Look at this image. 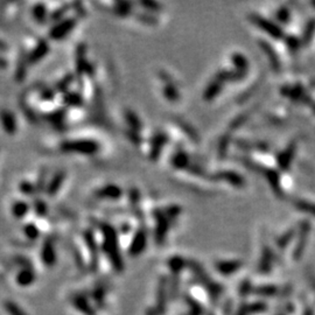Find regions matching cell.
Here are the masks:
<instances>
[{
	"label": "cell",
	"instance_id": "cell-1",
	"mask_svg": "<svg viewBox=\"0 0 315 315\" xmlns=\"http://www.w3.org/2000/svg\"><path fill=\"white\" fill-rule=\"evenodd\" d=\"M92 223H95L97 229L102 234V250L104 251L105 256L110 262L112 268L117 273H122L124 271V262L122 252L119 249V241H118V231L114 226H112L110 223L103 222V221L92 220Z\"/></svg>",
	"mask_w": 315,
	"mask_h": 315
},
{
	"label": "cell",
	"instance_id": "cell-48",
	"mask_svg": "<svg viewBox=\"0 0 315 315\" xmlns=\"http://www.w3.org/2000/svg\"><path fill=\"white\" fill-rule=\"evenodd\" d=\"M55 96H56V92L54 91L51 88H48V87H44L42 89L40 90V93H39V97H40V99L42 102H53L54 99H55Z\"/></svg>",
	"mask_w": 315,
	"mask_h": 315
},
{
	"label": "cell",
	"instance_id": "cell-19",
	"mask_svg": "<svg viewBox=\"0 0 315 315\" xmlns=\"http://www.w3.org/2000/svg\"><path fill=\"white\" fill-rule=\"evenodd\" d=\"M86 45L80 44L76 49V72L78 76H82V74L87 72L90 63L87 61L86 57Z\"/></svg>",
	"mask_w": 315,
	"mask_h": 315
},
{
	"label": "cell",
	"instance_id": "cell-54",
	"mask_svg": "<svg viewBox=\"0 0 315 315\" xmlns=\"http://www.w3.org/2000/svg\"><path fill=\"white\" fill-rule=\"evenodd\" d=\"M248 117H249V113H247V112H245V113L238 114V116L236 117L231 123H230V129H237V127L243 125V124L247 122Z\"/></svg>",
	"mask_w": 315,
	"mask_h": 315
},
{
	"label": "cell",
	"instance_id": "cell-38",
	"mask_svg": "<svg viewBox=\"0 0 315 315\" xmlns=\"http://www.w3.org/2000/svg\"><path fill=\"white\" fill-rule=\"evenodd\" d=\"M74 81H75V75L71 74V72H69V74L65 75L61 80L56 82L55 90L60 93H65L67 92V90H68V87L70 86Z\"/></svg>",
	"mask_w": 315,
	"mask_h": 315
},
{
	"label": "cell",
	"instance_id": "cell-57",
	"mask_svg": "<svg viewBox=\"0 0 315 315\" xmlns=\"http://www.w3.org/2000/svg\"><path fill=\"white\" fill-rule=\"evenodd\" d=\"M277 18L280 21H283V22H287V20H289V18H290L289 10H287V8H285V7L280 8V10L278 11V13H277Z\"/></svg>",
	"mask_w": 315,
	"mask_h": 315
},
{
	"label": "cell",
	"instance_id": "cell-8",
	"mask_svg": "<svg viewBox=\"0 0 315 315\" xmlns=\"http://www.w3.org/2000/svg\"><path fill=\"white\" fill-rule=\"evenodd\" d=\"M168 144V137L165 132L157 131L152 135L150 139V150H148V159L152 161H157L159 159L160 154L162 152V148L165 145Z\"/></svg>",
	"mask_w": 315,
	"mask_h": 315
},
{
	"label": "cell",
	"instance_id": "cell-61",
	"mask_svg": "<svg viewBox=\"0 0 315 315\" xmlns=\"http://www.w3.org/2000/svg\"><path fill=\"white\" fill-rule=\"evenodd\" d=\"M6 67H7V62H6L5 56H1V68L5 69Z\"/></svg>",
	"mask_w": 315,
	"mask_h": 315
},
{
	"label": "cell",
	"instance_id": "cell-23",
	"mask_svg": "<svg viewBox=\"0 0 315 315\" xmlns=\"http://www.w3.org/2000/svg\"><path fill=\"white\" fill-rule=\"evenodd\" d=\"M222 87H223L222 82L216 80V78H213V80L210 81V83L205 87V89L203 91L204 101L210 102V101H213V99L216 98V97L219 96V93L221 92V90H222Z\"/></svg>",
	"mask_w": 315,
	"mask_h": 315
},
{
	"label": "cell",
	"instance_id": "cell-52",
	"mask_svg": "<svg viewBox=\"0 0 315 315\" xmlns=\"http://www.w3.org/2000/svg\"><path fill=\"white\" fill-rule=\"evenodd\" d=\"M46 177H47V171L46 168L42 167V169L40 171V173H39V178L38 180H36V190H39V192H42V190H46V187H47V182H46Z\"/></svg>",
	"mask_w": 315,
	"mask_h": 315
},
{
	"label": "cell",
	"instance_id": "cell-25",
	"mask_svg": "<svg viewBox=\"0 0 315 315\" xmlns=\"http://www.w3.org/2000/svg\"><path fill=\"white\" fill-rule=\"evenodd\" d=\"M63 103L69 108H82L84 105V97L78 91H67L63 93Z\"/></svg>",
	"mask_w": 315,
	"mask_h": 315
},
{
	"label": "cell",
	"instance_id": "cell-11",
	"mask_svg": "<svg viewBox=\"0 0 315 315\" xmlns=\"http://www.w3.org/2000/svg\"><path fill=\"white\" fill-rule=\"evenodd\" d=\"M40 257L44 265L47 266V268H51V266L55 265L57 256L55 247H54V239L51 238L50 236L45 238L44 243H42Z\"/></svg>",
	"mask_w": 315,
	"mask_h": 315
},
{
	"label": "cell",
	"instance_id": "cell-4",
	"mask_svg": "<svg viewBox=\"0 0 315 315\" xmlns=\"http://www.w3.org/2000/svg\"><path fill=\"white\" fill-rule=\"evenodd\" d=\"M76 22L77 16L63 18L62 20L57 21V22L51 26L49 32H48V38L54 41L62 40V39H65L74 29V27L76 26Z\"/></svg>",
	"mask_w": 315,
	"mask_h": 315
},
{
	"label": "cell",
	"instance_id": "cell-58",
	"mask_svg": "<svg viewBox=\"0 0 315 315\" xmlns=\"http://www.w3.org/2000/svg\"><path fill=\"white\" fill-rule=\"evenodd\" d=\"M287 45H289V47H291V49L294 50L299 47V41L296 40L295 38H290L289 40H287Z\"/></svg>",
	"mask_w": 315,
	"mask_h": 315
},
{
	"label": "cell",
	"instance_id": "cell-7",
	"mask_svg": "<svg viewBox=\"0 0 315 315\" xmlns=\"http://www.w3.org/2000/svg\"><path fill=\"white\" fill-rule=\"evenodd\" d=\"M82 237H83V241L84 243H86L87 249L89 251L90 269H91L92 272H96L99 264V249H98V245L96 243L95 235H93L92 230L88 229L86 231H83Z\"/></svg>",
	"mask_w": 315,
	"mask_h": 315
},
{
	"label": "cell",
	"instance_id": "cell-12",
	"mask_svg": "<svg viewBox=\"0 0 315 315\" xmlns=\"http://www.w3.org/2000/svg\"><path fill=\"white\" fill-rule=\"evenodd\" d=\"M49 51V44L46 39H39L35 46L28 51L27 60H28V65H35L36 62L41 61L45 56L47 55Z\"/></svg>",
	"mask_w": 315,
	"mask_h": 315
},
{
	"label": "cell",
	"instance_id": "cell-50",
	"mask_svg": "<svg viewBox=\"0 0 315 315\" xmlns=\"http://www.w3.org/2000/svg\"><path fill=\"white\" fill-rule=\"evenodd\" d=\"M186 172H188L192 175H196V177H201V178H209L207 175V172L204 171V168L202 166H200L199 163L196 162H192L190 166L187 169Z\"/></svg>",
	"mask_w": 315,
	"mask_h": 315
},
{
	"label": "cell",
	"instance_id": "cell-43",
	"mask_svg": "<svg viewBox=\"0 0 315 315\" xmlns=\"http://www.w3.org/2000/svg\"><path fill=\"white\" fill-rule=\"evenodd\" d=\"M4 308L8 315H27L26 312L17 302L12 301V300H6V301H4Z\"/></svg>",
	"mask_w": 315,
	"mask_h": 315
},
{
	"label": "cell",
	"instance_id": "cell-6",
	"mask_svg": "<svg viewBox=\"0 0 315 315\" xmlns=\"http://www.w3.org/2000/svg\"><path fill=\"white\" fill-rule=\"evenodd\" d=\"M147 241H148V236H147V231L144 226H139V228L135 230V234L132 236L131 243H130L129 248H127V254L130 257H138L144 252L145 249L147 247Z\"/></svg>",
	"mask_w": 315,
	"mask_h": 315
},
{
	"label": "cell",
	"instance_id": "cell-5",
	"mask_svg": "<svg viewBox=\"0 0 315 315\" xmlns=\"http://www.w3.org/2000/svg\"><path fill=\"white\" fill-rule=\"evenodd\" d=\"M169 300V279L167 275H160L158 281L157 289V300H156V311L159 315H163L167 310V304Z\"/></svg>",
	"mask_w": 315,
	"mask_h": 315
},
{
	"label": "cell",
	"instance_id": "cell-60",
	"mask_svg": "<svg viewBox=\"0 0 315 315\" xmlns=\"http://www.w3.org/2000/svg\"><path fill=\"white\" fill-rule=\"evenodd\" d=\"M146 315H159V314H158L156 308H150V310H147Z\"/></svg>",
	"mask_w": 315,
	"mask_h": 315
},
{
	"label": "cell",
	"instance_id": "cell-18",
	"mask_svg": "<svg viewBox=\"0 0 315 315\" xmlns=\"http://www.w3.org/2000/svg\"><path fill=\"white\" fill-rule=\"evenodd\" d=\"M28 51H26L23 48H21L18 55V62L16 67V71H14V77L18 82H21L26 76L27 67H28V60H27Z\"/></svg>",
	"mask_w": 315,
	"mask_h": 315
},
{
	"label": "cell",
	"instance_id": "cell-56",
	"mask_svg": "<svg viewBox=\"0 0 315 315\" xmlns=\"http://www.w3.org/2000/svg\"><path fill=\"white\" fill-rule=\"evenodd\" d=\"M314 31H315V20H312L307 25V27H306V31L304 33V42L310 41L311 36L313 35Z\"/></svg>",
	"mask_w": 315,
	"mask_h": 315
},
{
	"label": "cell",
	"instance_id": "cell-37",
	"mask_svg": "<svg viewBox=\"0 0 315 315\" xmlns=\"http://www.w3.org/2000/svg\"><path fill=\"white\" fill-rule=\"evenodd\" d=\"M294 144H292L290 147H287L283 153L279 154V157H278V162H279V166L281 168L286 169L289 167L293 154H294Z\"/></svg>",
	"mask_w": 315,
	"mask_h": 315
},
{
	"label": "cell",
	"instance_id": "cell-15",
	"mask_svg": "<svg viewBox=\"0 0 315 315\" xmlns=\"http://www.w3.org/2000/svg\"><path fill=\"white\" fill-rule=\"evenodd\" d=\"M71 302L74 307L83 315H96V310L90 305L89 299L82 293H77L72 296Z\"/></svg>",
	"mask_w": 315,
	"mask_h": 315
},
{
	"label": "cell",
	"instance_id": "cell-20",
	"mask_svg": "<svg viewBox=\"0 0 315 315\" xmlns=\"http://www.w3.org/2000/svg\"><path fill=\"white\" fill-rule=\"evenodd\" d=\"M35 273L33 269H20V271L17 273L16 283L21 287L31 286L35 281Z\"/></svg>",
	"mask_w": 315,
	"mask_h": 315
},
{
	"label": "cell",
	"instance_id": "cell-42",
	"mask_svg": "<svg viewBox=\"0 0 315 315\" xmlns=\"http://www.w3.org/2000/svg\"><path fill=\"white\" fill-rule=\"evenodd\" d=\"M162 210L163 213L166 214V216L168 217L169 221L173 223L174 221H177L178 217L180 216L181 211H182V208H181V205L179 204H169L167 207L162 208Z\"/></svg>",
	"mask_w": 315,
	"mask_h": 315
},
{
	"label": "cell",
	"instance_id": "cell-31",
	"mask_svg": "<svg viewBox=\"0 0 315 315\" xmlns=\"http://www.w3.org/2000/svg\"><path fill=\"white\" fill-rule=\"evenodd\" d=\"M105 294H107V287L104 285H98V286L95 287V290L92 291L91 298L95 302L97 308H102L104 306L105 301Z\"/></svg>",
	"mask_w": 315,
	"mask_h": 315
},
{
	"label": "cell",
	"instance_id": "cell-2",
	"mask_svg": "<svg viewBox=\"0 0 315 315\" xmlns=\"http://www.w3.org/2000/svg\"><path fill=\"white\" fill-rule=\"evenodd\" d=\"M101 145L95 139L78 138L66 139L60 142V151L63 153H76L81 156H95L99 152Z\"/></svg>",
	"mask_w": 315,
	"mask_h": 315
},
{
	"label": "cell",
	"instance_id": "cell-24",
	"mask_svg": "<svg viewBox=\"0 0 315 315\" xmlns=\"http://www.w3.org/2000/svg\"><path fill=\"white\" fill-rule=\"evenodd\" d=\"M32 17L38 23H45L47 20H49V12H48L46 4L35 2L32 6Z\"/></svg>",
	"mask_w": 315,
	"mask_h": 315
},
{
	"label": "cell",
	"instance_id": "cell-40",
	"mask_svg": "<svg viewBox=\"0 0 315 315\" xmlns=\"http://www.w3.org/2000/svg\"><path fill=\"white\" fill-rule=\"evenodd\" d=\"M126 195L130 204H131V207L135 209V211L140 210V207H139V202H140V192H139V189L135 188V187H132V188L127 190Z\"/></svg>",
	"mask_w": 315,
	"mask_h": 315
},
{
	"label": "cell",
	"instance_id": "cell-41",
	"mask_svg": "<svg viewBox=\"0 0 315 315\" xmlns=\"http://www.w3.org/2000/svg\"><path fill=\"white\" fill-rule=\"evenodd\" d=\"M32 209L38 217H44L48 214V205L42 199L36 198L33 200Z\"/></svg>",
	"mask_w": 315,
	"mask_h": 315
},
{
	"label": "cell",
	"instance_id": "cell-26",
	"mask_svg": "<svg viewBox=\"0 0 315 315\" xmlns=\"http://www.w3.org/2000/svg\"><path fill=\"white\" fill-rule=\"evenodd\" d=\"M45 118H46L47 122L50 123L53 126L57 127V129H61L66 122V109H56V110L47 113Z\"/></svg>",
	"mask_w": 315,
	"mask_h": 315
},
{
	"label": "cell",
	"instance_id": "cell-22",
	"mask_svg": "<svg viewBox=\"0 0 315 315\" xmlns=\"http://www.w3.org/2000/svg\"><path fill=\"white\" fill-rule=\"evenodd\" d=\"M32 209V204H29L28 202L23 201V200H17L11 205V213L16 219H23L27 214L29 213V210Z\"/></svg>",
	"mask_w": 315,
	"mask_h": 315
},
{
	"label": "cell",
	"instance_id": "cell-33",
	"mask_svg": "<svg viewBox=\"0 0 315 315\" xmlns=\"http://www.w3.org/2000/svg\"><path fill=\"white\" fill-rule=\"evenodd\" d=\"M184 301H186V304L188 305L189 307L188 315H205L203 307H202L201 304H200L199 301H196L193 296L186 294L184 295Z\"/></svg>",
	"mask_w": 315,
	"mask_h": 315
},
{
	"label": "cell",
	"instance_id": "cell-55",
	"mask_svg": "<svg viewBox=\"0 0 315 315\" xmlns=\"http://www.w3.org/2000/svg\"><path fill=\"white\" fill-rule=\"evenodd\" d=\"M296 208L301 209V210L306 211V213H311L315 216V204L310 203V202L305 201H299L296 202Z\"/></svg>",
	"mask_w": 315,
	"mask_h": 315
},
{
	"label": "cell",
	"instance_id": "cell-59",
	"mask_svg": "<svg viewBox=\"0 0 315 315\" xmlns=\"http://www.w3.org/2000/svg\"><path fill=\"white\" fill-rule=\"evenodd\" d=\"M131 230H132V226H131V224H130V223H123L122 225H120V231H122L124 235L129 234V232L131 231Z\"/></svg>",
	"mask_w": 315,
	"mask_h": 315
},
{
	"label": "cell",
	"instance_id": "cell-62",
	"mask_svg": "<svg viewBox=\"0 0 315 315\" xmlns=\"http://www.w3.org/2000/svg\"><path fill=\"white\" fill-rule=\"evenodd\" d=\"M186 315H188V314H186Z\"/></svg>",
	"mask_w": 315,
	"mask_h": 315
},
{
	"label": "cell",
	"instance_id": "cell-14",
	"mask_svg": "<svg viewBox=\"0 0 315 315\" xmlns=\"http://www.w3.org/2000/svg\"><path fill=\"white\" fill-rule=\"evenodd\" d=\"M189 154L183 150H177L171 157V165L178 171H187L190 166Z\"/></svg>",
	"mask_w": 315,
	"mask_h": 315
},
{
	"label": "cell",
	"instance_id": "cell-21",
	"mask_svg": "<svg viewBox=\"0 0 315 315\" xmlns=\"http://www.w3.org/2000/svg\"><path fill=\"white\" fill-rule=\"evenodd\" d=\"M1 124L4 131L7 135H14L17 131V122L16 117L8 110H2L1 112Z\"/></svg>",
	"mask_w": 315,
	"mask_h": 315
},
{
	"label": "cell",
	"instance_id": "cell-32",
	"mask_svg": "<svg viewBox=\"0 0 315 315\" xmlns=\"http://www.w3.org/2000/svg\"><path fill=\"white\" fill-rule=\"evenodd\" d=\"M231 62L232 65L235 66L236 70L245 72L247 74L248 68H249V62H248L247 57H245L243 54L241 53H234L231 55Z\"/></svg>",
	"mask_w": 315,
	"mask_h": 315
},
{
	"label": "cell",
	"instance_id": "cell-39",
	"mask_svg": "<svg viewBox=\"0 0 315 315\" xmlns=\"http://www.w3.org/2000/svg\"><path fill=\"white\" fill-rule=\"evenodd\" d=\"M259 45H260V48H262V49L265 51L266 55H268L269 60L271 61L272 67L274 68V70H278V69H279V60H278L277 54L274 53V50L272 49V48L270 47L265 41H260Z\"/></svg>",
	"mask_w": 315,
	"mask_h": 315
},
{
	"label": "cell",
	"instance_id": "cell-28",
	"mask_svg": "<svg viewBox=\"0 0 315 315\" xmlns=\"http://www.w3.org/2000/svg\"><path fill=\"white\" fill-rule=\"evenodd\" d=\"M187 260L182 256H173L168 260L167 265L172 274H180L187 268Z\"/></svg>",
	"mask_w": 315,
	"mask_h": 315
},
{
	"label": "cell",
	"instance_id": "cell-47",
	"mask_svg": "<svg viewBox=\"0 0 315 315\" xmlns=\"http://www.w3.org/2000/svg\"><path fill=\"white\" fill-rule=\"evenodd\" d=\"M139 5L142 6L147 12L152 13V12H158L162 10V4L158 1H153V0H144V1L139 2Z\"/></svg>",
	"mask_w": 315,
	"mask_h": 315
},
{
	"label": "cell",
	"instance_id": "cell-46",
	"mask_svg": "<svg viewBox=\"0 0 315 315\" xmlns=\"http://www.w3.org/2000/svg\"><path fill=\"white\" fill-rule=\"evenodd\" d=\"M124 135H125V137L129 139V140L131 141L135 146H139V145H141L142 138H141L140 132L133 131V130H131V129H125L124 130Z\"/></svg>",
	"mask_w": 315,
	"mask_h": 315
},
{
	"label": "cell",
	"instance_id": "cell-27",
	"mask_svg": "<svg viewBox=\"0 0 315 315\" xmlns=\"http://www.w3.org/2000/svg\"><path fill=\"white\" fill-rule=\"evenodd\" d=\"M124 118H125V122L127 124V129H131L133 131L137 132H141L142 123L140 118H139V116L135 111L126 109V110L124 111Z\"/></svg>",
	"mask_w": 315,
	"mask_h": 315
},
{
	"label": "cell",
	"instance_id": "cell-51",
	"mask_svg": "<svg viewBox=\"0 0 315 315\" xmlns=\"http://www.w3.org/2000/svg\"><path fill=\"white\" fill-rule=\"evenodd\" d=\"M230 142V135H223L221 137L219 141V157L222 159V158L225 157L226 151H228V145Z\"/></svg>",
	"mask_w": 315,
	"mask_h": 315
},
{
	"label": "cell",
	"instance_id": "cell-16",
	"mask_svg": "<svg viewBox=\"0 0 315 315\" xmlns=\"http://www.w3.org/2000/svg\"><path fill=\"white\" fill-rule=\"evenodd\" d=\"M65 179H66V172L63 171V169H59V171L55 172L49 180V182L47 183L46 190H45L47 195L50 196V198H53L55 194H57L60 188H61L63 182H65Z\"/></svg>",
	"mask_w": 315,
	"mask_h": 315
},
{
	"label": "cell",
	"instance_id": "cell-3",
	"mask_svg": "<svg viewBox=\"0 0 315 315\" xmlns=\"http://www.w3.org/2000/svg\"><path fill=\"white\" fill-rule=\"evenodd\" d=\"M152 216L154 219V239L157 245H162L167 237L172 222L161 208H154Z\"/></svg>",
	"mask_w": 315,
	"mask_h": 315
},
{
	"label": "cell",
	"instance_id": "cell-10",
	"mask_svg": "<svg viewBox=\"0 0 315 315\" xmlns=\"http://www.w3.org/2000/svg\"><path fill=\"white\" fill-rule=\"evenodd\" d=\"M250 20L252 21L254 25H257L259 27L260 29H263L265 33H268L269 35L273 36L274 39H281L283 38L284 33L281 31V28H279L274 22L270 21L266 19V18L259 16V14L252 13L249 16Z\"/></svg>",
	"mask_w": 315,
	"mask_h": 315
},
{
	"label": "cell",
	"instance_id": "cell-44",
	"mask_svg": "<svg viewBox=\"0 0 315 315\" xmlns=\"http://www.w3.org/2000/svg\"><path fill=\"white\" fill-rule=\"evenodd\" d=\"M18 188H19L20 193L22 194V195H26V196H33L35 194V192H38V190H36L35 184L28 180L21 181Z\"/></svg>",
	"mask_w": 315,
	"mask_h": 315
},
{
	"label": "cell",
	"instance_id": "cell-49",
	"mask_svg": "<svg viewBox=\"0 0 315 315\" xmlns=\"http://www.w3.org/2000/svg\"><path fill=\"white\" fill-rule=\"evenodd\" d=\"M12 262H13L14 264H17L18 266H20V269H33V264L31 263V260L26 258L25 256H21V254H16V256H13Z\"/></svg>",
	"mask_w": 315,
	"mask_h": 315
},
{
	"label": "cell",
	"instance_id": "cell-45",
	"mask_svg": "<svg viewBox=\"0 0 315 315\" xmlns=\"http://www.w3.org/2000/svg\"><path fill=\"white\" fill-rule=\"evenodd\" d=\"M135 18L141 22L146 23V25H156L158 22L157 17L154 16L153 13H150V12L145 11V12H139V13L135 14Z\"/></svg>",
	"mask_w": 315,
	"mask_h": 315
},
{
	"label": "cell",
	"instance_id": "cell-35",
	"mask_svg": "<svg viewBox=\"0 0 315 315\" xmlns=\"http://www.w3.org/2000/svg\"><path fill=\"white\" fill-rule=\"evenodd\" d=\"M175 123H177V125H179V127H180V129L182 130L184 133H186L187 137H188L190 140H193L194 142L199 141L198 132L193 129L192 125H189L188 123L184 122V120H182V119H180V118H177V119H175Z\"/></svg>",
	"mask_w": 315,
	"mask_h": 315
},
{
	"label": "cell",
	"instance_id": "cell-29",
	"mask_svg": "<svg viewBox=\"0 0 315 315\" xmlns=\"http://www.w3.org/2000/svg\"><path fill=\"white\" fill-rule=\"evenodd\" d=\"M72 7L71 2H63L60 6H57L56 8H54L53 11L49 12V20L53 21L54 23L57 22V21L62 20L63 18H66V13Z\"/></svg>",
	"mask_w": 315,
	"mask_h": 315
},
{
	"label": "cell",
	"instance_id": "cell-13",
	"mask_svg": "<svg viewBox=\"0 0 315 315\" xmlns=\"http://www.w3.org/2000/svg\"><path fill=\"white\" fill-rule=\"evenodd\" d=\"M210 178H211V180L225 181V182L232 184V186H235V187H238V188L243 187L244 183H245L243 177H242V175H239L237 172L226 171V169L225 171L216 172V173L210 175Z\"/></svg>",
	"mask_w": 315,
	"mask_h": 315
},
{
	"label": "cell",
	"instance_id": "cell-53",
	"mask_svg": "<svg viewBox=\"0 0 315 315\" xmlns=\"http://www.w3.org/2000/svg\"><path fill=\"white\" fill-rule=\"evenodd\" d=\"M265 175H266V179L269 180V182L271 183V186L273 187V189L275 192H278L279 190V177H278V173L274 171H268L265 172Z\"/></svg>",
	"mask_w": 315,
	"mask_h": 315
},
{
	"label": "cell",
	"instance_id": "cell-30",
	"mask_svg": "<svg viewBox=\"0 0 315 315\" xmlns=\"http://www.w3.org/2000/svg\"><path fill=\"white\" fill-rule=\"evenodd\" d=\"M132 6L130 1H116L112 6V11L118 17H127L132 13Z\"/></svg>",
	"mask_w": 315,
	"mask_h": 315
},
{
	"label": "cell",
	"instance_id": "cell-9",
	"mask_svg": "<svg viewBox=\"0 0 315 315\" xmlns=\"http://www.w3.org/2000/svg\"><path fill=\"white\" fill-rule=\"evenodd\" d=\"M96 199L108 200V201H118L123 198L124 190L116 183H107L93 190Z\"/></svg>",
	"mask_w": 315,
	"mask_h": 315
},
{
	"label": "cell",
	"instance_id": "cell-17",
	"mask_svg": "<svg viewBox=\"0 0 315 315\" xmlns=\"http://www.w3.org/2000/svg\"><path fill=\"white\" fill-rule=\"evenodd\" d=\"M214 266L220 274L230 275L235 273L241 268L242 263L238 262V260H217Z\"/></svg>",
	"mask_w": 315,
	"mask_h": 315
},
{
	"label": "cell",
	"instance_id": "cell-36",
	"mask_svg": "<svg viewBox=\"0 0 315 315\" xmlns=\"http://www.w3.org/2000/svg\"><path fill=\"white\" fill-rule=\"evenodd\" d=\"M163 97L169 102H177L180 99V93L175 84L173 83H166L165 87L162 89Z\"/></svg>",
	"mask_w": 315,
	"mask_h": 315
},
{
	"label": "cell",
	"instance_id": "cell-34",
	"mask_svg": "<svg viewBox=\"0 0 315 315\" xmlns=\"http://www.w3.org/2000/svg\"><path fill=\"white\" fill-rule=\"evenodd\" d=\"M22 232L25 237L32 242L40 237V229L34 222L25 223V225L22 226Z\"/></svg>",
	"mask_w": 315,
	"mask_h": 315
}]
</instances>
